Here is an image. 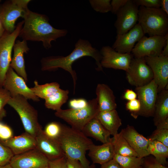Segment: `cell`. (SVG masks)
I'll list each match as a JSON object with an SVG mask.
<instances>
[{
  "label": "cell",
  "mask_w": 168,
  "mask_h": 168,
  "mask_svg": "<svg viewBox=\"0 0 168 168\" xmlns=\"http://www.w3.org/2000/svg\"><path fill=\"white\" fill-rule=\"evenodd\" d=\"M23 18L24 24L19 36L26 41L42 42L46 49L51 47L52 41L65 36L68 33L66 29L54 28L46 15L33 12L28 9Z\"/></svg>",
  "instance_id": "cell-1"
},
{
  "label": "cell",
  "mask_w": 168,
  "mask_h": 168,
  "mask_svg": "<svg viewBox=\"0 0 168 168\" xmlns=\"http://www.w3.org/2000/svg\"><path fill=\"white\" fill-rule=\"evenodd\" d=\"M85 56L92 57L96 61L97 66L96 70L103 71L100 64L102 56L100 51L93 47L88 40L81 39L77 42L75 48L68 55L66 56H49L42 59L41 70L49 71L60 68L69 72L73 79L74 93L77 78L75 71L72 68V64L76 60Z\"/></svg>",
  "instance_id": "cell-2"
},
{
  "label": "cell",
  "mask_w": 168,
  "mask_h": 168,
  "mask_svg": "<svg viewBox=\"0 0 168 168\" xmlns=\"http://www.w3.org/2000/svg\"><path fill=\"white\" fill-rule=\"evenodd\" d=\"M67 158L78 161L84 168H95L86 156V152L93 143L82 131L62 125L60 135L57 140Z\"/></svg>",
  "instance_id": "cell-3"
},
{
  "label": "cell",
  "mask_w": 168,
  "mask_h": 168,
  "mask_svg": "<svg viewBox=\"0 0 168 168\" xmlns=\"http://www.w3.org/2000/svg\"><path fill=\"white\" fill-rule=\"evenodd\" d=\"M138 24L150 36L168 34V15L160 8L139 7Z\"/></svg>",
  "instance_id": "cell-4"
},
{
  "label": "cell",
  "mask_w": 168,
  "mask_h": 168,
  "mask_svg": "<svg viewBox=\"0 0 168 168\" xmlns=\"http://www.w3.org/2000/svg\"><path fill=\"white\" fill-rule=\"evenodd\" d=\"M99 112L96 99L88 101L87 105L80 109H60L55 113V115L70 125L71 127L82 131L85 125L95 117Z\"/></svg>",
  "instance_id": "cell-5"
},
{
  "label": "cell",
  "mask_w": 168,
  "mask_h": 168,
  "mask_svg": "<svg viewBox=\"0 0 168 168\" xmlns=\"http://www.w3.org/2000/svg\"><path fill=\"white\" fill-rule=\"evenodd\" d=\"M34 84L31 90L38 98L45 100V105L48 109L58 110L68 99L69 91L61 89L57 82L39 85L35 80Z\"/></svg>",
  "instance_id": "cell-6"
},
{
  "label": "cell",
  "mask_w": 168,
  "mask_h": 168,
  "mask_svg": "<svg viewBox=\"0 0 168 168\" xmlns=\"http://www.w3.org/2000/svg\"><path fill=\"white\" fill-rule=\"evenodd\" d=\"M7 104L19 115L26 132L35 138L40 128L37 110L22 96L18 95L11 97Z\"/></svg>",
  "instance_id": "cell-7"
},
{
  "label": "cell",
  "mask_w": 168,
  "mask_h": 168,
  "mask_svg": "<svg viewBox=\"0 0 168 168\" xmlns=\"http://www.w3.org/2000/svg\"><path fill=\"white\" fill-rule=\"evenodd\" d=\"M23 24L24 21L20 22L13 32H5L0 39V87H2L6 73L10 66L12 49Z\"/></svg>",
  "instance_id": "cell-8"
},
{
  "label": "cell",
  "mask_w": 168,
  "mask_h": 168,
  "mask_svg": "<svg viewBox=\"0 0 168 168\" xmlns=\"http://www.w3.org/2000/svg\"><path fill=\"white\" fill-rule=\"evenodd\" d=\"M135 91L140 103L141 108L134 118L136 119L139 116L153 117L158 93V86L156 83L152 80L147 85L136 87Z\"/></svg>",
  "instance_id": "cell-9"
},
{
  "label": "cell",
  "mask_w": 168,
  "mask_h": 168,
  "mask_svg": "<svg viewBox=\"0 0 168 168\" xmlns=\"http://www.w3.org/2000/svg\"><path fill=\"white\" fill-rule=\"evenodd\" d=\"M126 72L128 83L136 87L147 85L153 78L152 71L144 58L133 57Z\"/></svg>",
  "instance_id": "cell-10"
},
{
  "label": "cell",
  "mask_w": 168,
  "mask_h": 168,
  "mask_svg": "<svg viewBox=\"0 0 168 168\" xmlns=\"http://www.w3.org/2000/svg\"><path fill=\"white\" fill-rule=\"evenodd\" d=\"M168 39V34L165 36L144 35L135 45L131 54L134 58L160 55Z\"/></svg>",
  "instance_id": "cell-11"
},
{
  "label": "cell",
  "mask_w": 168,
  "mask_h": 168,
  "mask_svg": "<svg viewBox=\"0 0 168 168\" xmlns=\"http://www.w3.org/2000/svg\"><path fill=\"white\" fill-rule=\"evenodd\" d=\"M26 82L10 66L6 73L2 87L9 92L11 97L20 95L27 100L39 101V98L27 86Z\"/></svg>",
  "instance_id": "cell-12"
},
{
  "label": "cell",
  "mask_w": 168,
  "mask_h": 168,
  "mask_svg": "<svg viewBox=\"0 0 168 168\" xmlns=\"http://www.w3.org/2000/svg\"><path fill=\"white\" fill-rule=\"evenodd\" d=\"M139 7L133 0H128L118 12L116 14L117 18L114 24L117 35L127 32L137 24L138 20Z\"/></svg>",
  "instance_id": "cell-13"
},
{
  "label": "cell",
  "mask_w": 168,
  "mask_h": 168,
  "mask_svg": "<svg viewBox=\"0 0 168 168\" xmlns=\"http://www.w3.org/2000/svg\"><path fill=\"white\" fill-rule=\"evenodd\" d=\"M100 51L102 56L100 64L102 68L126 72L133 57L131 53H119L109 46L102 47Z\"/></svg>",
  "instance_id": "cell-14"
},
{
  "label": "cell",
  "mask_w": 168,
  "mask_h": 168,
  "mask_svg": "<svg viewBox=\"0 0 168 168\" xmlns=\"http://www.w3.org/2000/svg\"><path fill=\"white\" fill-rule=\"evenodd\" d=\"M49 159L36 148L14 155L9 164L12 168H47Z\"/></svg>",
  "instance_id": "cell-15"
},
{
  "label": "cell",
  "mask_w": 168,
  "mask_h": 168,
  "mask_svg": "<svg viewBox=\"0 0 168 168\" xmlns=\"http://www.w3.org/2000/svg\"><path fill=\"white\" fill-rule=\"evenodd\" d=\"M144 58L152 71L153 80L158 86V92L165 88L168 89V56L161 55Z\"/></svg>",
  "instance_id": "cell-16"
},
{
  "label": "cell",
  "mask_w": 168,
  "mask_h": 168,
  "mask_svg": "<svg viewBox=\"0 0 168 168\" xmlns=\"http://www.w3.org/2000/svg\"><path fill=\"white\" fill-rule=\"evenodd\" d=\"M144 35L140 25L137 24L127 32L121 35H117L115 40L112 47L119 53H131L136 43Z\"/></svg>",
  "instance_id": "cell-17"
},
{
  "label": "cell",
  "mask_w": 168,
  "mask_h": 168,
  "mask_svg": "<svg viewBox=\"0 0 168 168\" xmlns=\"http://www.w3.org/2000/svg\"><path fill=\"white\" fill-rule=\"evenodd\" d=\"M122 135L137 155V157L143 158L150 155L148 150L150 140L139 133L134 127L128 125L121 131Z\"/></svg>",
  "instance_id": "cell-18"
},
{
  "label": "cell",
  "mask_w": 168,
  "mask_h": 168,
  "mask_svg": "<svg viewBox=\"0 0 168 168\" xmlns=\"http://www.w3.org/2000/svg\"><path fill=\"white\" fill-rule=\"evenodd\" d=\"M35 139L36 148L49 160L57 159L65 156L58 141L47 136L42 127L39 129Z\"/></svg>",
  "instance_id": "cell-19"
},
{
  "label": "cell",
  "mask_w": 168,
  "mask_h": 168,
  "mask_svg": "<svg viewBox=\"0 0 168 168\" xmlns=\"http://www.w3.org/2000/svg\"><path fill=\"white\" fill-rule=\"evenodd\" d=\"M27 9L20 7L12 1L2 7L0 9V20L6 31L11 33L14 31L16 21L20 17L23 18Z\"/></svg>",
  "instance_id": "cell-20"
},
{
  "label": "cell",
  "mask_w": 168,
  "mask_h": 168,
  "mask_svg": "<svg viewBox=\"0 0 168 168\" xmlns=\"http://www.w3.org/2000/svg\"><path fill=\"white\" fill-rule=\"evenodd\" d=\"M0 142L8 148L14 155L35 148L36 146L35 138L26 132Z\"/></svg>",
  "instance_id": "cell-21"
},
{
  "label": "cell",
  "mask_w": 168,
  "mask_h": 168,
  "mask_svg": "<svg viewBox=\"0 0 168 168\" xmlns=\"http://www.w3.org/2000/svg\"><path fill=\"white\" fill-rule=\"evenodd\" d=\"M153 122L156 128L168 129V90L158 92L155 105Z\"/></svg>",
  "instance_id": "cell-22"
},
{
  "label": "cell",
  "mask_w": 168,
  "mask_h": 168,
  "mask_svg": "<svg viewBox=\"0 0 168 168\" xmlns=\"http://www.w3.org/2000/svg\"><path fill=\"white\" fill-rule=\"evenodd\" d=\"M13 48V55L10 66L17 74L22 77L26 82H27V75L24 58V53H27L30 49L27 41L24 40H17L14 44Z\"/></svg>",
  "instance_id": "cell-23"
},
{
  "label": "cell",
  "mask_w": 168,
  "mask_h": 168,
  "mask_svg": "<svg viewBox=\"0 0 168 168\" xmlns=\"http://www.w3.org/2000/svg\"><path fill=\"white\" fill-rule=\"evenodd\" d=\"M96 92L99 112L116 110L117 105L115 96L113 91L107 85L98 84Z\"/></svg>",
  "instance_id": "cell-24"
},
{
  "label": "cell",
  "mask_w": 168,
  "mask_h": 168,
  "mask_svg": "<svg viewBox=\"0 0 168 168\" xmlns=\"http://www.w3.org/2000/svg\"><path fill=\"white\" fill-rule=\"evenodd\" d=\"M115 155L111 141L96 145L93 143L90 147L88 155L93 163L101 165L112 159Z\"/></svg>",
  "instance_id": "cell-25"
},
{
  "label": "cell",
  "mask_w": 168,
  "mask_h": 168,
  "mask_svg": "<svg viewBox=\"0 0 168 168\" xmlns=\"http://www.w3.org/2000/svg\"><path fill=\"white\" fill-rule=\"evenodd\" d=\"M82 131L86 137H92L103 143L111 141L110 133L96 116L85 125Z\"/></svg>",
  "instance_id": "cell-26"
},
{
  "label": "cell",
  "mask_w": 168,
  "mask_h": 168,
  "mask_svg": "<svg viewBox=\"0 0 168 168\" xmlns=\"http://www.w3.org/2000/svg\"><path fill=\"white\" fill-rule=\"evenodd\" d=\"M104 127L113 136L118 133L122 121L116 110L99 111L96 116Z\"/></svg>",
  "instance_id": "cell-27"
},
{
  "label": "cell",
  "mask_w": 168,
  "mask_h": 168,
  "mask_svg": "<svg viewBox=\"0 0 168 168\" xmlns=\"http://www.w3.org/2000/svg\"><path fill=\"white\" fill-rule=\"evenodd\" d=\"M115 154L123 156H136L137 155L123 137L120 131L111 138Z\"/></svg>",
  "instance_id": "cell-28"
},
{
  "label": "cell",
  "mask_w": 168,
  "mask_h": 168,
  "mask_svg": "<svg viewBox=\"0 0 168 168\" xmlns=\"http://www.w3.org/2000/svg\"><path fill=\"white\" fill-rule=\"evenodd\" d=\"M148 150L150 155L153 156L161 164L166 166L168 157V147L157 141H150Z\"/></svg>",
  "instance_id": "cell-29"
},
{
  "label": "cell",
  "mask_w": 168,
  "mask_h": 168,
  "mask_svg": "<svg viewBox=\"0 0 168 168\" xmlns=\"http://www.w3.org/2000/svg\"><path fill=\"white\" fill-rule=\"evenodd\" d=\"M123 168H138L143 162V158L136 156H123L115 154L113 158Z\"/></svg>",
  "instance_id": "cell-30"
},
{
  "label": "cell",
  "mask_w": 168,
  "mask_h": 168,
  "mask_svg": "<svg viewBox=\"0 0 168 168\" xmlns=\"http://www.w3.org/2000/svg\"><path fill=\"white\" fill-rule=\"evenodd\" d=\"M62 127V124L56 122H53L48 124L43 130L48 137L57 140L61 134Z\"/></svg>",
  "instance_id": "cell-31"
},
{
  "label": "cell",
  "mask_w": 168,
  "mask_h": 168,
  "mask_svg": "<svg viewBox=\"0 0 168 168\" xmlns=\"http://www.w3.org/2000/svg\"><path fill=\"white\" fill-rule=\"evenodd\" d=\"M110 0H90L89 2L92 8L96 12L106 13L111 12Z\"/></svg>",
  "instance_id": "cell-32"
},
{
  "label": "cell",
  "mask_w": 168,
  "mask_h": 168,
  "mask_svg": "<svg viewBox=\"0 0 168 168\" xmlns=\"http://www.w3.org/2000/svg\"><path fill=\"white\" fill-rule=\"evenodd\" d=\"M147 138L159 141L168 147V129L156 128Z\"/></svg>",
  "instance_id": "cell-33"
},
{
  "label": "cell",
  "mask_w": 168,
  "mask_h": 168,
  "mask_svg": "<svg viewBox=\"0 0 168 168\" xmlns=\"http://www.w3.org/2000/svg\"><path fill=\"white\" fill-rule=\"evenodd\" d=\"M14 155L11 151L0 142V166L9 163Z\"/></svg>",
  "instance_id": "cell-34"
},
{
  "label": "cell",
  "mask_w": 168,
  "mask_h": 168,
  "mask_svg": "<svg viewBox=\"0 0 168 168\" xmlns=\"http://www.w3.org/2000/svg\"><path fill=\"white\" fill-rule=\"evenodd\" d=\"M143 159V162L142 166V168H168L159 162L152 155H149Z\"/></svg>",
  "instance_id": "cell-35"
},
{
  "label": "cell",
  "mask_w": 168,
  "mask_h": 168,
  "mask_svg": "<svg viewBox=\"0 0 168 168\" xmlns=\"http://www.w3.org/2000/svg\"><path fill=\"white\" fill-rule=\"evenodd\" d=\"M11 96L9 92L3 87H0V117L5 114L4 107L7 104Z\"/></svg>",
  "instance_id": "cell-36"
},
{
  "label": "cell",
  "mask_w": 168,
  "mask_h": 168,
  "mask_svg": "<svg viewBox=\"0 0 168 168\" xmlns=\"http://www.w3.org/2000/svg\"><path fill=\"white\" fill-rule=\"evenodd\" d=\"M139 7L142 6L147 8H159L161 0H133Z\"/></svg>",
  "instance_id": "cell-37"
},
{
  "label": "cell",
  "mask_w": 168,
  "mask_h": 168,
  "mask_svg": "<svg viewBox=\"0 0 168 168\" xmlns=\"http://www.w3.org/2000/svg\"><path fill=\"white\" fill-rule=\"evenodd\" d=\"M125 107L126 110L131 113V115L134 118L140 109V103L137 98L128 101L125 104Z\"/></svg>",
  "instance_id": "cell-38"
},
{
  "label": "cell",
  "mask_w": 168,
  "mask_h": 168,
  "mask_svg": "<svg viewBox=\"0 0 168 168\" xmlns=\"http://www.w3.org/2000/svg\"><path fill=\"white\" fill-rule=\"evenodd\" d=\"M47 168H67L66 156L49 160Z\"/></svg>",
  "instance_id": "cell-39"
},
{
  "label": "cell",
  "mask_w": 168,
  "mask_h": 168,
  "mask_svg": "<svg viewBox=\"0 0 168 168\" xmlns=\"http://www.w3.org/2000/svg\"><path fill=\"white\" fill-rule=\"evenodd\" d=\"M13 137L11 129L7 125L0 122V140H6Z\"/></svg>",
  "instance_id": "cell-40"
},
{
  "label": "cell",
  "mask_w": 168,
  "mask_h": 168,
  "mask_svg": "<svg viewBox=\"0 0 168 168\" xmlns=\"http://www.w3.org/2000/svg\"><path fill=\"white\" fill-rule=\"evenodd\" d=\"M88 101L83 98L74 99L70 100L69 105L72 109H80L85 107Z\"/></svg>",
  "instance_id": "cell-41"
},
{
  "label": "cell",
  "mask_w": 168,
  "mask_h": 168,
  "mask_svg": "<svg viewBox=\"0 0 168 168\" xmlns=\"http://www.w3.org/2000/svg\"><path fill=\"white\" fill-rule=\"evenodd\" d=\"M128 0H112L111 1L112 13L116 15L126 4Z\"/></svg>",
  "instance_id": "cell-42"
},
{
  "label": "cell",
  "mask_w": 168,
  "mask_h": 168,
  "mask_svg": "<svg viewBox=\"0 0 168 168\" xmlns=\"http://www.w3.org/2000/svg\"><path fill=\"white\" fill-rule=\"evenodd\" d=\"M123 97L124 99L128 101L137 99V95L135 91L132 89H127L125 91Z\"/></svg>",
  "instance_id": "cell-43"
},
{
  "label": "cell",
  "mask_w": 168,
  "mask_h": 168,
  "mask_svg": "<svg viewBox=\"0 0 168 168\" xmlns=\"http://www.w3.org/2000/svg\"><path fill=\"white\" fill-rule=\"evenodd\" d=\"M67 168H84L78 161L68 158H67Z\"/></svg>",
  "instance_id": "cell-44"
},
{
  "label": "cell",
  "mask_w": 168,
  "mask_h": 168,
  "mask_svg": "<svg viewBox=\"0 0 168 168\" xmlns=\"http://www.w3.org/2000/svg\"><path fill=\"white\" fill-rule=\"evenodd\" d=\"M100 168H123L114 159L101 165Z\"/></svg>",
  "instance_id": "cell-45"
},
{
  "label": "cell",
  "mask_w": 168,
  "mask_h": 168,
  "mask_svg": "<svg viewBox=\"0 0 168 168\" xmlns=\"http://www.w3.org/2000/svg\"><path fill=\"white\" fill-rule=\"evenodd\" d=\"M12 1L24 10L28 9L27 5L31 1L30 0H12Z\"/></svg>",
  "instance_id": "cell-46"
},
{
  "label": "cell",
  "mask_w": 168,
  "mask_h": 168,
  "mask_svg": "<svg viewBox=\"0 0 168 168\" xmlns=\"http://www.w3.org/2000/svg\"><path fill=\"white\" fill-rule=\"evenodd\" d=\"M160 8L168 15V0H161Z\"/></svg>",
  "instance_id": "cell-47"
},
{
  "label": "cell",
  "mask_w": 168,
  "mask_h": 168,
  "mask_svg": "<svg viewBox=\"0 0 168 168\" xmlns=\"http://www.w3.org/2000/svg\"><path fill=\"white\" fill-rule=\"evenodd\" d=\"M161 55L164 56H168V39L162 50Z\"/></svg>",
  "instance_id": "cell-48"
},
{
  "label": "cell",
  "mask_w": 168,
  "mask_h": 168,
  "mask_svg": "<svg viewBox=\"0 0 168 168\" xmlns=\"http://www.w3.org/2000/svg\"><path fill=\"white\" fill-rule=\"evenodd\" d=\"M5 29L0 20V39L2 37L5 33Z\"/></svg>",
  "instance_id": "cell-49"
},
{
  "label": "cell",
  "mask_w": 168,
  "mask_h": 168,
  "mask_svg": "<svg viewBox=\"0 0 168 168\" xmlns=\"http://www.w3.org/2000/svg\"><path fill=\"white\" fill-rule=\"evenodd\" d=\"M0 168H12L10 164L8 163L3 166H0Z\"/></svg>",
  "instance_id": "cell-50"
},
{
  "label": "cell",
  "mask_w": 168,
  "mask_h": 168,
  "mask_svg": "<svg viewBox=\"0 0 168 168\" xmlns=\"http://www.w3.org/2000/svg\"><path fill=\"white\" fill-rule=\"evenodd\" d=\"M138 168H142V166H140Z\"/></svg>",
  "instance_id": "cell-51"
},
{
  "label": "cell",
  "mask_w": 168,
  "mask_h": 168,
  "mask_svg": "<svg viewBox=\"0 0 168 168\" xmlns=\"http://www.w3.org/2000/svg\"><path fill=\"white\" fill-rule=\"evenodd\" d=\"M1 1V0H0V2Z\"/></svg>",
  "instance_id": "cell-52"
},
{
  "label": "cell",
  "mask_w": 168,
  "mask_h": 168,
  "mask_svg": "<svg viewBox=\"0 0 168 168\" xmlns=\"http://www.w3.org/2000/svg\"></svg>",
  "instance_id": "cell-53"
}]
</instances>
